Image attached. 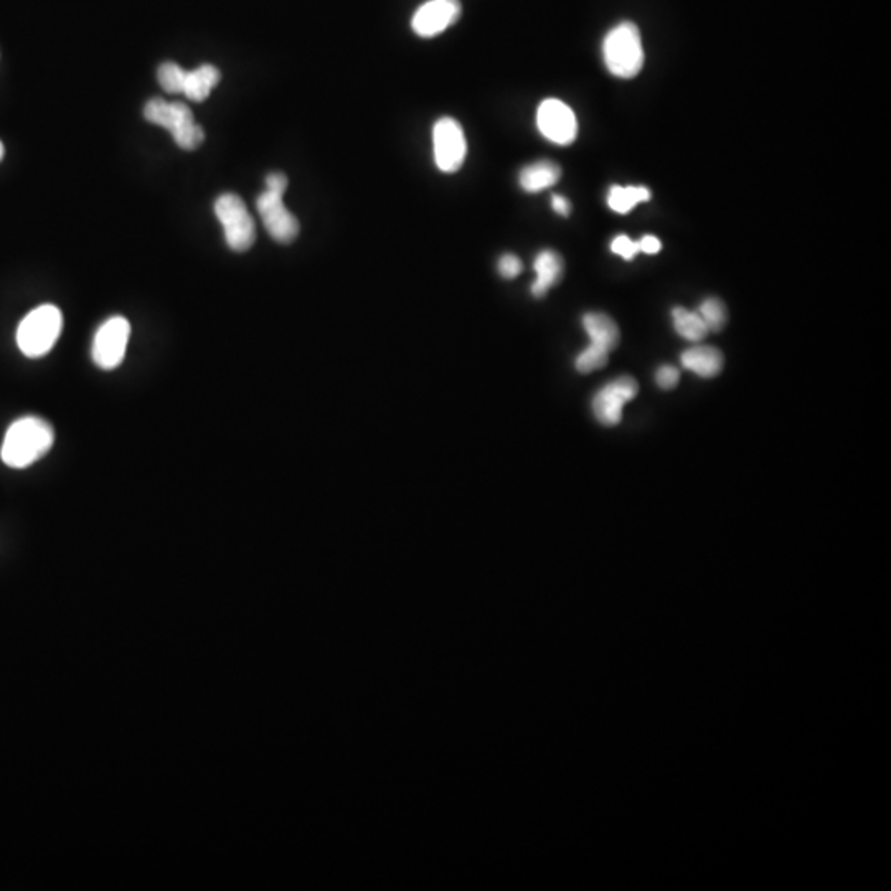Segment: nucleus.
I'll use <instances>...</instances> for the list:
<instances>
[{
  "instance_id": "f257e3e1",
  "label": "nucleus",
  "mask_w": 891,
  "mask_h": 891,
  "mask_svg": "<svg viewBox=\"0 0 891 891\" xmlns=\"http://www.w3.org/2000/svg\"><path fill=\"white\" fill-rule=\"evenodd\" d=\"M55 443V431L48 421L25 416L14 421L5 433L0 458L5 466L25 469L45 456Z\"/></svg>"
},
{
  "instance_id": "f03ea898",
  "label": "nucleus",
  "mask_w": 891,
  "mask_h": 891,
  "mask_svg": "<svg viewBox=\"0 0 891 891\" xmlns=\"http://www.w3.org/2000/svg\"><path fill=\"white\" fill-rule=\"evenodd\" d=\"M603 58L609 73L621 80L639 75L644 66V47L639 27L632 22H621L609 30L604 37Z\"/></svg>"
},
{
  "instance_id": "7ed1b4c3",
  "label": "nucleus",
  "mask_w": 891,
  "mask_h": 891,
  "mask_svg": "<svg viewBox=\"0 0 891 891\" xmlns=\"http://www.w3.org/2000/svg\"><path fill=\"white\" fill-rule=\"evenodd\" d=\"M288 189V177L273 172L266 177V189L256 200L264 228L269 236L281 245H289L299 235V222L284 205V192Z\"/></svg>"
},
{
  "instance_id": "20e7f679",
  "label": "nucleus",
  "mask_w": 891,
  "mask_h": 891,
  "mask_svg": "<svg viewBox=\"0 0 891 891\" xmlns=\"http://www.w3.org/2000/svg\"><path fill=\"white\" fill-rule=\"evenodd\" d=\"M144 118L149 123L167 129L174 137L175 144L184 151H195L205 139V132L200 124L195 123L189 106L179 101L149 99L144 106Z\"/></svg>"
},
{
  "instance_id": "39448f33",
  "label": "nucleus",
  "mask_w": 891,
  "mask_h": 891,
  "mask_svg": "<svg viewBox=\"0 0 891 891\" xmlns=\"http://www.w3.org/2000/svg\"><path fill=\"white\" fill-rule=\"evenodd\" d=\"M63 314L57 306L43 304L33 309L17 329V345L20 352L29 359H40L47 355L62 335Z\"/></svg>"
},
{
  "instance_id": "423d86ee",
  "label": "nucleus",
  "mask_w": 891,
  "mask_h": 891,
  "mask_svg": "<svg viewBox=\"0 0 891 891\" xmlns=\"http://www.w3.org/2000/svg\"><path fill=\"white\" fill-rule=\"evenodd\" d=\"M215 215L222 223L228 248L238 253L250 250L256 240V227L245 202L236 194L220 195Z\"/></svg>"
},
{
  "instance_id": "0eeeda50",
  "label": "nucleus",
  "mask_w": 891,
  "mask_h": 891,
  "mask_svg": "<svg viewBox=\"0 0 891 891\" xmlns=\"http://www.w3.org/2000/svg\"><path fill=\"white\" fill-rule=\"evenodd\" d=\"M129 337H131V324L128 319L116 316L104 322L96 332L91 347V357L96 367L103 370L118 368L128 350Z\"/></svg>"
},
{
  "instance_id": "6e6552de",
  "label": "nucleus",
  "mask_w": 891,
  "mask_h": 891,
  "mask_svg": "<svg viewBox=\"0 0 891 891\" xmlns=\"http://www.w3.org/2000/svg\"><path fill=\"white\" fill-rule=\"evenodd\" d=\"M434 162L438 169L453 174L466 161L467 142L461 124L453 118H441L433 128Z\"/></svg>"
},
{
  "instance_id": "1a4fd4ad",
  "label": "nucleus",
  "mask_w": 891,
  "mask_h": 891,
  "mask_svg": "<svg viewBox=\"0 0 891 891\" xmlns=\"http://www.w3.org/2000/svg\"><path fill=\"white\" fill-rule=\"evenodd\" d=\"M538 131L558 146H570L578 136V121L568 104L557 98H548L538 106Z\"/></svg>"
},
{
  "instance_id": "9d476101",
  "label": "nucleus",
  "mask_w": 891,
  "mask_h": 891,
  "mask_svg": "<svg viewBox=\"0 0 891 891\" xmlns=\"http://www.w3.org/2000/svg\"><path fill=\"white\" fill-rule=\"evenodd\" d=\"M639 385L632 377L616 378L604 385L593 398V413L604 426H616L623 418L624 405L634 400Z\"/></svg>"
},
{
  "instance_id": "9b49d317",
  "label": "nucleus",
  "mask_w": 891,
  "mask_h": 891,
  "mask_svg": "<svg viewBox=\"0 0 891 891\" xmlns=\"http://www.w3.org/2000/svg\"><path fill=\"white\" fill-rule=\"evenodd\" d=\"M462 7L459 0H428L416 9L411 29L421 38H433L458 22Z\"/></svg>"
},
{
  "instance_id": "f8f14e48",
  "label": "nucleus",
  "mask_w": 891,
  "mask_h": 891,
  "mask_svg": "<svg viewBox=\"0 0 891 891\" xmlns=\"http://www.w3.org/2000/svg\"><path fill=\"white\" fill-rule=\"evenodd\" d=\"M680 362L698 377L713 378L722 372L723 355L720 350L710 347V345H697V347L685 350L680 357Z\"/></svg>"
},
{
  "instance_id": "ddd939ff",
  "label": "nucleus",
  "mask_w": 891,
  "mask_h": 891,
  "mask_svg": "<svg viewBox=\"0 0 891 891\" xmlns=\"http://www.w3.org/2000/svg\"><path fill=\"white\" fill-rule=\"evenodd\" d=\"M583 326L593 347L611 354L619 344V329L616 322L603 312H590L583 317Z\"/></svg>"
},
{
  "instance_id": "4468645a",
  "label": "nucleus",
  "mask_w": 891,
  "mask_h": 891,
  "mask_svg": "<svg viewBox=\"0 0 891 891\" xmlns=\"http://www.w3.org/2000/svg\"><path fill=\"white\" fill-rule=\"evenodd\" d=\"M561 177V169L555 162L538 161L520 170L519 184L528 194L550 189Z\"/></svg>"
},
{
  "instance_id": "2eb2a0df",
  "label": "nucleus",
  "mask_w": 891,
  "mask_h": 891,
  "mask_svg": "<svg viewBox=\"0 0 891 891\" xmlns=\"http://www.w3.org/2000/svg\"><path fill=\"white\" fill-rule=\"evenodd\" d=\"M537 278L532 284V294L535 297H543L558 283L563 274V260L560 255L552 250L538 253L533 264Z\"/></svg>"
},
{
  "instance_id": "dca6fc26",
  "label": "nucleus",
  "mask_w": 891,
  "mask_h": 891,
  "mask_svg": "<svg viewBox=\"0 0 891 891\" xmlns=\"http://www.w3.org/2000/svg\"><path fill=\"white\" fill-rule=\"evenodd\" d=\"M220 78H222V75H220V70H218L217 66H198L195 70L187 71L182 95L187 96L192 101L202 103L210 96L213 88L218 85Z\"/></svg>"
},
{
  "instance_id": "f3484780",
  "label": "nucleus",
  "mask_w": 891,
  "mask_h": 891,
  "mask_svg": "<svg viewBox=\"0 0 891 891\" xmlns=\"http://www.w3.org/2000/svg\"><path fill=\"white\" fill-rule=\"evenodd\" d=\"M647 200H651V190L647 189V187H642V185H626V187L613 185L609 189V208L613 212L621 213V215H626V213L631 212L632 208L636 207L637 203L647 202Z\"/></svg>"
},
{
  "instance_id": "a211bd4d",
  "label": "nucleus",
  "mask_w": 891,
  "mask_h": 891,
  "mask_svg": "<svg viewBox=\"0 0 891 891\" xmlns=\"http://www.w3.org/2000/svg\"><path fill=\"white\" fill-rule=\"evenodd\" d=\"M672 321H674L675 332L682 339L700 342L708 335L707 326L702 321V317L698 316V312L687 311L684 307H675L672 311Z\"/></svg>"
},
{
  "instance_id": "6ab92c4d",
  "label": "nucleus",
  "mask_w": 891,
  "mask_h": 891,
  "mask_svg": "<svg viewBox=\"0 0 891 891\" xmlns=\"http://www.w3.org/2000/svg\"><path fill=\"white\" fill-rule=\"evenodd\" d=\"M187 71L174 62H165L157 70V81L162 90L170 95H182Z\"/></svg>"
},
{
  "instance_id": "aec40b11",
  "label": "nucleus",
  "mask_w": 891,
  "mask_h": 891,
  "mask_svg": "<svg viewBox=\"0 0 891 891\" xmlns=\"http://www.w3.org/2000/svg\"><path fill=\"white\" fill-rule=\"evenodd\" d=\"M698 316L702 317L708 332H718L726 324V307L717 297H708L698 307Z\"/></svg>"
},
{
  "instance_id": "412c9836",
  "label": "nucleus",
  "mask_w": 891,
  "mask_h": 891,
  "mask_svg": "<svg viewBox=\"0 0 891 891\" xmlns=\"http://www.w3.org/2000/svg\"><path fill=\"white\" fill-rule=\"evenodd\" d=\"M609 354L604 350L588 345L578 357H576V370L581 373H591L603 368L608 363Z\"/></svg>"
},
{
  "instance_id": "4be33fe9",
  "label": "nucleus",
  "mask_w": 891,
  "mask_h": 891,
  "mask_svg": "<svg viewBox=\"0 0 891 891\" xmlns=\"http://www.w3.org/2000/svg\"><path fill=\"white\" fill-rule=\"evenodd\" d=\"M611 251H613L614 255L621 256L626 261H631L639 253V243L631 240L627 235H618L611 243Z\"/></svg>"
},
{
  "instance_id": "5701e85b",
  "label": "nucleus",
  "mask_w": 891,
  "mask_h": 891,
  "mask_svg": "<svg viewBox=\"0 0 891 891\" xmlns=\"http://www.w3.org/2000/svg\"><path fill=\"white\" fill-rule=\"evenodd\" d=\"M680 372L672 365H664L656 372V382L662 390H674L679 385Z\"/></svg>"
},
{
  "instance_id": "b1692460",
  "label": "nucleus",
  "mask_w": 891,
  "mask_h": 891,
  "mask_svg": "<svg viewBox=\"0 0 891 891\" xmlns=\"http://www.w3.org/2000/svg\"><path fill=\"white\" fill-rule=\"evenodd\" d=\"M522 261L519 260V256L515 255H504L499 260V273L502 278L505 279H514L522 273Z\"/></svg>"
},
{
  "instance_id": "393cba45",
  "label": "nucleus",
  "mask_w": 891,
  "mask_h": 891,
  "mask_svg": "<svg viewBox=\"0 0 891 891\" xmlns=\"http://www.w3.org/2000/svg\"><path fill=\"white\" fill-rule=\"evenodd\" d=\"M637 243H639V251L647 253V255H657V253L662 250V243H660L659 238L654 235L642 236L641 240L637 241Z\"/></svg>"
},
{
  "instance_id": "a878e982",
  "label": "nucleus",
  "mask_w": 891,
  "mask_h": 891,
  "mask_svg": "<svg viewBox=\"0 0 891 891\" xmlns=\"http://www.w3.org/2000/svg\"><path fill=\"white\" fill-rule=\"evenodd\" d=\"M552 208L558 215L561 217H568L571 212V203L568 198L563 197V195H553L552 197Z\"/></svg>"
},
{
  "instance_id": "bb28decb",
  "label": "nucleus",
  "mask_w": 891,
  "mask_h": 891,
  "mask_svg": "<svg viewBox=\"0 0 891 891\" xmlns=\"http://www.w3.org/2000/svg\"><path fill=\"white\" fill-rule=\"evenodd\" d=\"M4 144L0 142V161H2V157H4Z\"/></svg>"
}]
</instances>
